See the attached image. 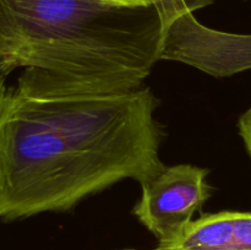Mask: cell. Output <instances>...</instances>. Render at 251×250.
<instances>
[{
	"label": "cell",
	"instance_id": "10",
	"mask_svg": "<svg viewBox=\"0 0 251 250\" xmlns=\"http://www.w3.org/2000/svg\"><path fill=\"white\" fill-rule=\"evenodd\" d=\"M120 250H135V249H120Z\"/></svg>",
	"mask_w": 251,
	"mask_h": 250
},
{
	"label": "cell",
	"instance_id": "6",
	"mask_svg": "<svg viewBox=\"0 0 251 250\" xmlns=\"http://www.w3.org/2000/svg\"><path fill=\"white\" fill-rule=\"evenodd\" d=\"M154 7L161 17L163 31L183 15L194 14L186 0H156Z\"/></svg>",
	"mask_w": 251,
	"mask_h": 250
},
{
	"label": "cell",
	"instance_id": "11",
	"mask_svg": "<svg viewBox=\"0 0 251 250\" xmlns=\"http://www.w3.org/2000/svg\"><path fill=\"white\" fill-rule=\"evenodd\" d=\"M2 88H4V87H2ZM2 88H0V91H1V90H2Z\"/></svg>",
	"mask_w": 251,
	"mask_h": 250
},
{
	"label": "cell",
	"instance_id": "5",
	"mask_svg": "<svg viewBox=\"0 0 251 250\" xmlns=\"http://www.w3.org/2000/svg\"><path fill=\"white\" fill-rule=\"evenodd\" d=\"M156 250H251V211H221L193 220Z\"/></svg>",
	"mask_w": 251,
	"mask_h": 250
},
{
	"label": "cell",
	"instance_id": "2",
	"mask_svg": "<svg viewBox=\"0 0 251 250\" xmlns=\"http://www.w3.org/2000/svg\"><path fill=\"white\" fill-rule=\"evenodd\" d=\"M154 6L100 0H0V88L16 82L47 95H100L144 86L161 60Z\"/></svg>",
	"mask_w": 251,
	"mask_h": 250
},
{
	"label": "cell",
	"instance_id": "7",
	"mask_svg": "<svg viewBox=\"0 0 251 250\" xmlns=\"http://www.w3.org/2000/svg\"><path fill=\"white\" fill-rule=\"evenodd\" d=\"M238 127H239V134L244 141L245 149H247L251 159V105L249 109L243 113L242 117L239 118Z\"/></svg>",
	"mask_w": 251,
	"mask_h": 250
},
{
	"label": "cell",
	"instance_id": "1",
	"mask_svg": "<svg viewBox=\"0 0 251 250\" xmlns=\"http://www.w3.org/2000/svg\"><path fill=\"white\" fill-rule=\"evenodd\" d=\"M159 100L146 86L100 95L0 91V218L64 212L118 181L145 184L166 164Z\"/></svg>",
	"mask_w": 251,
	"mask_h": 250
},
{
	"label": "cell",
	"instance_id": "9",
	"mask_svg": "<svg viewBox=\"0 0 251 250\" xmlns=\"http://www.w3.org/2000/svg\"><path fill=\"white\" fill-rule=\"evenodd\" d=\"M186 1H188L189 6H190L191 11L195 12L198 10L202 9V7H206L207 5H211L215 0H186Z\"/></svg>",
	"mask_w": 251,
	"mask_h": 250
},
{
	"label": "cell",
	"instance_id": "8",
	"mask_svg": "<svg viewBox=\"0 0 251 250\" xmlns=\"http://www.w3.org/2000/svg\"><path fill=\"white\" fill-rule=\"evenodd\" d=\"M100 1L108 2L118 6L126 7H140V6H154L156 0H100Z\"/></svg>",
	"mask_w": 251,
	"mask_h": 250
},
{
	"label": "cell",
	"instance_id": "4",
	"mask_svg": "<svg viewBox=\"0 0 251 250\" xmlns=\"http://www.w3.org/2000/svg\"><path fill=\"white\" fill-rule=\"evenodd\" d=\"M178 60L216 77L251 69V34L215 31L186 14L163 31L161 60Z\"/></svg>",
	"mask_w": 251,
	"mask_h": 250
},
{
	"label": "cell",
	"instance_id": "3",
	"mask_svg": "<svg viewBox=\"0 0 251 250\" xmlns=\"http://www.w3.org/2000/svg\"><path fill=\"white\" fill-rule=\"evenodd\" d=\"M207 175V169L193 164L166 166L142 184L141 199L132 213L158 240L171 237L202 211L212 191Z\"/></svg>",
	"mask_w": 251,
	"mask_h": 250
}]
</instances>
